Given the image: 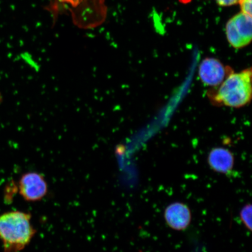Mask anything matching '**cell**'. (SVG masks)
Here are the masks:
<instances>
[{"label": "cell", "instance_id": "cell-1", "mask_svg": "<svg viewBox=\"0 0 252 252\" xmlns=\"http://www.w3.org/2000/svg\"><path fill=\"white\" fill-rule=\"evenodd\" d=\"M106 0H50L46 9L56 20L63 12L70 14L73 23L81 29L96 28L105 22Z\"/></svg>", "mask_w": 252, "mask_h": 252}, {"label": "cell", "instance_id": "cell-2", "mask_svg": "<svg viewBox=\"0 0 252 252\" xmlns=\"http://www.w3.org/2000/svg\"><path fill=\"white\" fill-rule=\"evenodd\" d=\"M252 68L239 72L232 71L219 86L211 88L207 96L216 106L241 108L252 99Z\"/></svg>", "mask_w": 252, "mask_h": 252}, {"label": "cell", "instance_id": "cell-3", "mask_svg": "<svg viewBox=\"0 0 252 252\" xmlns=\"http://www.w3.org/2000/svg\"><path fill=\"white\" fill-rule=\"evenodd\" d=\"M31 214L12 211L0 216V242L4 252H20L31 243L36 230Z\"/></svg>", "mask_w": 252, "mask_h": 252}, {"label": "cell", "instance_id": "cell-4", "mask_svg": "<svg viewBox=\"0 0 252 252\" xmlns=\"http://www.w3.org/2000/svg\"><path fill=\"white\" fill-rule=\"evenodd\" d=\"M251 16L243 12L237 14L226 25V38L234 48L241 49L250 45L252 40Z\"/></svg>", "mask_w": 252, "mask_h": 252}, {"label": "cell", "instance_id": "cell-5", "mask_svg": "<svg viewBox=\"0 0 252 252\" xmlns=\"http://www.w3.org/2000/svg\"><path fill=\"white\" fill-rule=\"evenodd\" d=\"M19 193L28 202H37L43 199L48 192L45 176L36 172L22 175L18 184Z\"/></svg>", "mask_w": 252, "mask_h": 252}, {"label": "cell", "instance_id": "cell-6", "mask_svg": "<svg viewBox=\"0 0 252 252\" xmlns=\"http://www.w3.org/2000/svg\"><path fill=\"white\" fill-rule=\"evenodd\" d=\"M232 71L230 66H225L219 59L207 58L200 63L198 73L205 86L214 88L219 86Z\"/></svg>", "mask_w": 252, "mask_h": 252}, {"label": "cell", "instance_id": "cell-7", "mask_svg": "<svg viewBox=\"0 0 252 252\" xmlns=\"http://www.w3.org/2000/svg\"><path fill=\"white\" fill-rule=\"evenodd\" d=\"M164 219L169 228L178 231H185L190 225L191 211L184 203H172L166 207Z\"/></svg>", "mask_w": 252, "mask_h": 252}, {"label": "cell", "instance_id": "cell-8", "mask_svg": "<svg viewBox=\"0 0 252 252\" xmlns=\"http://www.w3.org/2000/svg\"><path fill=\"white\" fill-rule=\"evenodd\" d=\"M207 162L213 171L228 175L234 168V156L226 148L216 147L210 151Z\"/></svg>", "mask_w": 252, "mask_h": 252}, {"label": "cell", "instance_id": "cell-9", "mask_svg": "<svg viewBox=\"0 0 252 252\" xmlns=\"http://www.w3.org/2000/svg\"><path fill=\"white\" fill-rule=\"evenodd\" d=\"M252 206L251 204H246L240 212V219L245 227L249 231L252 230Z\"/></svg>", "mask_w": 252, "mask_h": 252}, {"label": "cell", "instance_id": "cell-10", "mask_svg": "<svg viewBox=\"0 0 252 252\" xmlns=\"http://www.w3.org/2000/svg\"><path fill=\"white\" fill-rule=\"evenodd\" d=\"M240 4L241 12L252 17V0H241Z\"/></svg>", "mask_w": 252, "mask_h": 252}, {"label": "cell", "instance_id": "cell-11", "mask_svg": "<svg viewBox=\"0 0 252 252\" xmlns=\"http://www.w3.org/2000/svg\"><path fill=\"white\" fill-rule=\"evenodd\" d=\"M217 4L223 7H228L239 4L241 0H215Z\"/></svg>", "mask_w": 252, "mask_h": 252}]
</instances>
